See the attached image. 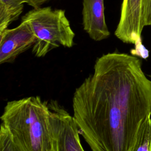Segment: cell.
Here are the masks:
<instances>
[{
	"label": "cell",
	"instance_id": "obj_3",
	"mask_svg": "<svg viewBox=\"0 0 151 151\" xmlns=\"http://www.w3.org/2000/svg\"><path fill=\"white\" fill-rule=\"evenodd\" d=\"M21 21L30 26L35 36L32 51L37 57H44L60 45L71 48L74 44L75 33L64 9L51 6L33 8L22 17Z\"/></svg>",
	"mask_w": 151,
	"mask_h": 151
},
{
	"label": "cell",
	"instance_id": "obj_4",
	"mask_svg": "<svg viewBox=\"0 0 151 151\" xmlns=\"http://www.w3.org/2000/svg\"><path fill=\"white\" fill-rule=\"evenodd\" d=\"M48 106L54 151H84L73 116L56 100Z\"/></svg>",
	"mask_w": 151,
	"mask_h": 151
},
{
	"label": "cell",
	"instance_id": "obj_2",
	"mask_svg": "<svg viewBox=\"0 0 151 151\" xmlns=\"http://www.w3.org/2000/svg\"><path fill=\"white\" fill-rule=\"evenodd\" d=\"M47 101L31 96L8 101L1 123L26 151H54Z\"/></svg>",
	"mask_w": 151,
	"mask_h": 151
},
{
	"label": "cell",
	"instance_id": "obj_11",
	"mask_svg": "<svg viewBox=\"0 0 151 151\" xmlns=\"http://www.w3.org/2000/svg\"><path fill=\"white\" fill-rule=\"evenodd\" d=\"M143 16L145 26H151V0H144Z\"/></svg>",
	"mask_w": 151,
	"mask_h": 151
},
{
	"label": "cell",
	"instance_id": "obj_5",
	"mask_svg": "<svg viewBox=\"0 0 151 151\" xmlns=\"http://www.w3.org/2000/svg\"><path fill=\"white\" fill-rule=\"evenodd\" d=\"M119 21L115 36L122 42L142 45L141 35L144 28V0H123Z\"/></svg>",
	"mask_w": 151,
	"mask_h": 151
},
{
	"label": "cell",
	"instance_id": "obj_1",
	"mask_svg": "<svg viewBox=\"0 0 151 151\" xmlns=\"http://www.w3.org/2000/svg\"><path fill=\"white\" fill-rule=\"evenodd\" d=\"M72 106L79 133L91 151H132L151 115V81L136 56L104 54L76 88Z\"/></svg>",
	"mask_w": 151,
	"mask_h": 151
},
{
	"label": "cell",
	"instance_id": "obj_12",
	"mask_svg": "<svg viewBox=\"0 0 151 151\" xmlns=\"http://www.w3.org/2000/svg\"><path fill=\"white\" fill-rule=\"evenodd\" d=\"M50 0H28L27 4L33 8H40L41 6Z\"/></svg>",
	"mask_w": 151,
	"mask_h": 151
},
{
	"label": "cell",
	"instance_id": "obj_8",
	"mask_svg": "<svg viewBox=\"0 0 151 151\" xmlns=\"http://www.w3.org/2000/svg\"><path fill=\"white\" fill-rule=\"evenodd\" d=\"M28 0H0V33L18 19Z\"/></svg>",
	"mask_w": 151,
	"mask_h": 151
},
{
	"label": "cell",
	"instance_id": "obj_6",
	"mask_svg": "<svg viewBox=\"0 0 151 151\" xmlns=\"http://www.w3.org/2000/svg\"><path fill=\"white\" fill-rule=\"evenodd\" d=\"M36 38L25 22L0 33V64L13 63L16 58L32 47Z\"/></svg>",
	"mask_w": 151,
	"mask_h": 151
},
{
	"label": "cell",
	"instance_id": "obj_9",
	"mask_svg": "<svg viewBox=\"0 0 151 151\" xmlns=\"http://www.w3.org/2000/svg\"><path fill=\"white\" fill-rule=\"evenodd\" d=\"M132 151H151V115L142 123Z\"/></svg>",
	"mask_w": 151,
	"mask_h": 151
},
{
	"label": "cell",
	"instance_id": "obj_7",
	"mask_svg": "<svg viewBox=\"0 0 151 151\" xmlns=\"http://www.w3.org/2000/svg\"><path fill=\"white\" fill-rule=\"evenodd\" d=\"M82 17L83 29L93 40L100 41L110 36L105 19L104 0H83Z\"/></svg>",
	"mask_w": 151,
	"mask_h": 151
},
{
	"label": "cell",
	"instance_id": "obj_10",
	"mask_svg": "<svg viewBox=\"0 0 151 151\" xmlns=\"http://www.w3.org/2000/svg\"><path fill=\"white\" fill-rule=\"evenodd\" d=\"M0 151H26L2 123L0 129Z\"/></svg>",
	"mask_w": 151,
	"mask_h": 151
}]
</instances>
